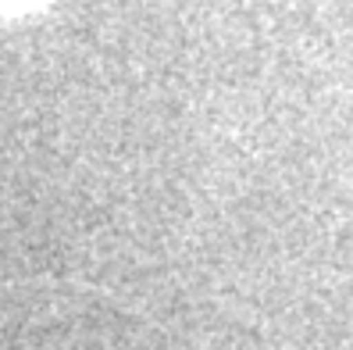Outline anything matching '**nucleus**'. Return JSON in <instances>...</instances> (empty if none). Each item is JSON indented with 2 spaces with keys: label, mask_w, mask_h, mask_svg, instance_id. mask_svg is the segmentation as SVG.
<instances>
[{
  "label": "nucleus",
  "mask_w": 353,
  "mask_h": 350,
  "mask_svg": "<svg viewBox=\"0 0 353 350\" xmlns=\"http://www.w3.org/2000/svg\"><path fill=\"white\" fill-rule=\"evenodd\" d=\"M50 0H0V14L8 18H22V14H32L39 8H47Z\"/></svg>",
  "instance_id": "f257e3e1"
}]
</instances>
